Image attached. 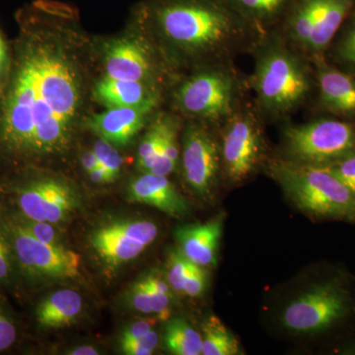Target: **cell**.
Segmentation results:
<instances>
[{"label": "cell", "instance_id": "cell-1", "mask_svg": "<svg viewBox=\"0 0 355 355\" xmlns=\"http://www.w3.org/2000/svg\"><path fill=\"white\" fill-rule=\"evenodd\" d=\"M18 20L0 95V156L14 163L64 150L81 104L78 72L46 37L34 7L21 11Z\"/></svg>", "mask_w": 355, "mask_h": 355}, {"label": "cell", "instance_id": "cell-2", "mask_svg": "<svg viewBox=\"0 0 355 355\" xmlns=\"http://www.w3.org/2000/svg\"><path fill=\"white\" fill-rule=\"evenodd\" d=\"M282 323L296 335L343 336L355 324V277L338 266L324 268L288 303Z\"/></svg>", "mask_w": 355, "mask_h": 355}, {"label": "cell", "instance_id": "cell-3", "mask_svg": "<svg viewBox=\"0 0 355 355\" xmlns=\"http://www.w3.org/2000/svg\"><path fill=\"white\" fill-rule=\"evenodd\" d=\"M270 173L291 202L310 216L355 224L354 196L327 168L284 161L272 164Z\"/></svg>", "mask_w": 355, "mask_h": 355}, {"label": "cell", "instance_id": "cell-4", "mask_svg": "<svg viewBox=\"0 0 355 355\" xmlns=\"http://www.w3.org/2000/svg\"><path fill=\"white\" fill-rule=\"evenodd\" d=\"M157 22L170 43L190 53L223 50L236 35L223 8L202 0H179L159 8Z\"/></svg>", "mask_w": 355, "mask_h": 355}, {"label": "cell", "instance_id": "cell-5", "mask_svg": "<svg viewBox=\"0 0 355 355\" xmlns=\"http://www.w3.org/2000/svg\"><path fill=\"white\" fill-rule=\"evenodd\" d=\"M261 106L268 113L284 114L297 108L311 90L309 74L297 57L282 46L261 51L253 76Z\"/></svg>", "mask_w": 355, "mask_h": 355}, {"label": "cell", "instance_id": "cell-6", "mask_svg": "<svg viewBox=\"0 0 355 355\" xmlns=\"http://www.w3.org/2000/svg\"><path fill=\"white\" fill-rule=\"evenodd\" d=\"M286 150L291 162L324 167L355 151V125L319 120L287 128Z\"/></svg>", "mask_w": 355, "mask_h": 355}, {"label": "cell", "instance_id": "cell-7", "mask_svg": "<svg viewBox=\"0 0 355 355\" xmlns=\"http://www.w3.org/2000/svg\"><path fill=\"white\" fill-rule=\"evenodd\" d=\"M12 245L21 272L29 279L55 277L72 279L80 272L81 258L60 244H49L35 239L8 216L0 221Z\"/></svg>", "mask_w": 355, "mask_h": 355}, {"label": "cell", "instance_id": "cell-8", "mask_svg": "<svg viewBox=\"0 0 355 355\" xmlns=\"http://www.w3.org/2000/svg\"><path fill=\"white\" fill-rule=\"evenodd\" d=\"M235 86L232 77L221 70L196 74L178 89L176 100L184 113L217 121L232 113Z\"/></svg>", "mask_w": 355, "mask_h": 355}, {"label": "cell", "instance_id": "cell-9", "mask_svg": "<svg viewBox=\"0 0 355 355\" xmlns=\"http://www.w3.org/2000/svg\"><path fill=\"white\" fill-rule=\"evenodd\" d=\"M261 128L252 114L231 116L223 133L221 162L229 181L240 183L257 169L263 155Z\"/></svg>", "mask_w": 355, "mask_h": 355}, {"label": "cell", "instance_id": "cell-10", "mask_svg": "<svg viewBox=\"0 0 355 355\" xmlns=\"http://www.w3.org/2000/svg\"><path fill=\"white\" fill-rule=\"evenodd\" d=\"M17 214L32 220L55 224L64 220L77 207L76 193L58 180L41 178L13 189Z\"/></svg>", "mask_w": 355, "mask_h": 355}, {"label": "cell", "instance_id": "cell-11", "mask_svg": "<svg viewBox=\"0 0 355 355\" xmlns=\"http://www.w3.org/2000/svg\"><path fill=\"white\" fill-rule=\"evenodd\" d=\"M220 162V149L211 135L198 125L189 127L184 137V176L198 197H211L216 190Z\"/></svg>", "mask_w": 355, "mask_h": 355}, {"label": "cell", "instance_id": "cell-12", "mask_svg": "<svg viewBox=\"0 0 355 355\" xmlns=\"http://www.w3.org/2000/svg\"><path fill=\"white\" fill-rule=\"evenodd\" d=\"M157 101L137 107L108 109L104 113L94 114L88 125L102 139L114 146H125L146 125L147 116Z\"/></svg>", "mask_w": 355, "mask_h": 355}, {"label": "cell", "instance_id": "cell-13", "mask_svg": "<svg viewBox=\"0 0 355 355\" xmlns=\"http://www.w3.org/2000/svg\"><path fill=\"white\" fill-rule=\"evenodd\" d=\"M224 214L203 223L187 224L175 232L179 250L184 257L202 268L216 266L223 231Z\"/></svg>", "mask_w": 355, "mask_h": 355}, {"label": "cell", "instance_id": "cell-14", "mask_svg": "<svg viewBox=\"0 0 355 355\" xmlns=\"http://www.w3.org/2000/svg\"><path fill=\"white\" fill-rule=\"evenodd\" d=\"M130 200L151 205L175 218L190 212L188 200L182 196L165 176L144 173L132 180L128 188Z\"/></svg>", "mask_w": 355, "mask_h": 355}, {"label": "cell", "instance_id": "cell-15", "mask_svg": "<svg viewBox=\"0 0 355 355\" xmlns=\"http://www.w3.org/2000/svg\"><path fill=\"white\" fill-rule=\"evenodd\" d=\"M320 101L324 109L342 116H355V79L331 67L317 55Z\"/></svg>", "mask_w": 355, "mask_h": 355}, {"label": "cell", "instance_id": "cell-16", "mask_svg": "<svg viewBox=\"0 0 355 355\" xmlns=\"http://www.w3.org/2000/svg\"><path fill=\"white\" fill-rule=\"evenodd\" d=\"M106 76L123 81H141L150 73L148 53L139 43L121 40L109 46L105 55Z\"/></svg>", "mask_w": 355, "mask_h": 355}, {"label": "cell", "instance_id": "cell-17", "mask_svg": "<svg viewBox=\"0 0 355 355\" xmlns=\"http://www.w3.org/2000/svg\"><path fill=\"white\" fill-rule=\"evenodd\" d=\"M91 243L100 258L112 266L135 260L146 248L123 233L114 223L95 231Z\"/></svg>", "mask_w": 355, "mask_h": 355}, {"label": "cell", "instance_id": "cell-18", "mask_svg": "<svg viewBox=\"0 0 355 355\" xmlns=\"http://www.w3.org/2000/svg\"><path fill=\"white\" fill-rule=\"evenodd\" d=\"M96 99L107 109L137 107L157 101V96L141 81H123L105 76L96 84Z\"/></svg>", "mask_w": 355, "mask_h": 355}, {"label": "cell", "instance_id": "cell-19", "mask_svg": "<svg viewBox=\"0 0 355 355\" xmlns=\"http://www.w3.org/2000/svg\"><path fill=\"white\" fill-rule=\"evenodd\" d=\"M354 0H320L316 22L306 50L316 57L321 55L349 15Z\"/></svg>", "mask_w": 355, "mask_h": 355}, {"label": "cell", "instance_id": "cell-20", "mask_svg": "<svg viewBox=\"0 0 355 355\" xmlns=\"http://www.w3.org/2000/svg\"><path fill=\"white\" fill-rule=\"evenodd\" d=\"M83 310V298L78 292L62 289L51 293L40 303L37 322L46 329H62L76 321Z\"/></svg>", "mask_w": 355, "mask_h": 355}, {"label": "cell", "instance_id": "cell-21", "mask_svg": "<svg viewBox=\"0 0 355 355\" xmlns=\"http://www.w3.org/2000/svg\"><path fill=\"white\" fill-rule=\"evenodd\" d=\"M163 342L166 349L172 354H202V335L182 318H175L166 324Z\"/></svg>", "mask_w": 355, "mask_h": 355}, {"label": "cell", "instance_id": "cell-22", "mask_svg": "<svg viewBox=\"0 0 355 355\" xmlns=\"http://www.w3.org/2000/svg\"><path fill=\"white\" fill-rule=\"evenodd\" d=\"M202 355L241 354L239 342L216 316L209 317L202 326Z\"/></svg>", "mask_w": 355, "mask_h": 355}, {"label": "cell", "instance_id": "cell-23", "mask_svg": "<svg viewBox=\"0 0 355 355\" xmlns=\"http://www.w3.org/2000/svg\"><path fill=\"white\" fill-rule=\"evenodd\" d=\"M320 0H300L289 21V34L294 43L307 49L316 22Z\"/></svg>", "mask_w": 355, "mask_h": 355}, {"label": "cell", "instance_id": "cell-24", "mask_svg": "<svg viewBox=\"0 0 355 355\" xmlns=\"http://www.w3.org/2000/svg\"><path fill=\"white\" fill-rule=\"evenodd\" d=\"M163 125H164V119L155 121L140 144L139 153H137V168L142 173L148 171L150 166L160 154Z\"/></svg>", "mask_w": 355, "mask_h": 355}, {"label": "cell", "instance_id": "cell-25", "mask_svg": "<svg viewBox=\"0 0 355 355\" xmlns=\"http://www.w3.org/2000/svg\"><path fill=\"white\" fill-rule=\"evenodd\" d=\"M230 2L251 19L265 21L277 15L287 0H230Z\"/></svg>", "mask_w": 355, "mask_h": 355}, {"label": "cell", "instance_id": "cell-26", "mask_svg": "<svg viewBox=\"0 0 355 355\" xmlns=\"http://www.w3.org/2000/svg\"><path fill=\"white\" fill-rule=\"evenodd\" d=\"M196 266L179 249L174 250L168 261L167 282L171 288L177 292H183L184 284Z\"/></svg>", "mask_w": 355, "mask_h": 355}, {"label": "cell", "instance_id": "cell-27", "mask_svg": "<svg viewBox=\"0 0 355 355\" xmlns=\"http://www.w3.org/2000/svg\"><path fill=\"white\" fill-rule=\"evenodd\" d=\"M15 263H17V261L12 245L0 224V284L6 286L12 282Z\"/></svg>", "mask_w": 355, "mask_h": 355}, {"label": "cell", "instance_id": "cell-28", "mask_svg": "<svg viewBox=\"0 0 355 355\" xmlns=\"http://www.w3.org/2000/svg\"><path fill=\"white\" fill-rule=\"evenodd\" d=\"M93 151L99 159L100 164L106 168L113 175L114 179H116L120 175L123 158L116 150L113 144L101 139L96 142Z\"/></svg>", "mask_w": 355, "mask_h": 355}, {"label": "cell", "instance_id": "cell-29", "mask_svg": "<svg viewBox=\"0 0 355 355\" xmlns=\"http://www.w3.org/2000/svg\"><path fill=\"white\" fill-rule=\"evenodd\" d=\"M324 168L333 173L355 197V151Z\"/></svg>", "mask_w": 355, "mask_h": 355}, {"label": "cell", "instance_id": "cell-30", "mask_svg": "<svg viewBox=\"0 0 355 355\" xmlns=\"http://www.w3.org/2000/svg\"><path fill=\"white\" fill-rule=\"evenodd\" d=\"M336 51L343 64L355 69V14L343 32Z\"/></svg>", "mask_w": 355, "mask_h": 355}, {"label": "cell", "instance_id": "cell-31", "mask_svg": "<svg viewBox=\"0 0 355 355\" xmlns=\"http://www.w3.org/2000/svg\"><path fill=\"white\" fill-rule=\"evenodd\" d=\"M159 336L156 331H150L137 340L121 343V350L128 355H149L157 347Z\"/></svg>", "mask_w": 355, "mask_h": 355}, {"label": "cell", "instance_id": "cell-32", "mask_svg": "<svg viewBox=\"0 0 355 355\" xmlns=\"http://www.w3.org/2000/svg\"><path fill=\"white\" fill-rule=\"evenodd\" d=\"M130 302L135 310L144 314H153V298L144 279L137 282L130 291Z\"/></svg>", "mask_w": 355, "mask_h": 355}, {"label": "cell", "instance_id": "cell-33", "mask_svg": "<svg viewBox=\"0 0 355 355\" xmlns=\"http://www.w3.org/2000/svg\"><path fill=\"white\" fill-rule=\"evenodd\" d=\"M205 268L198 265L195 266L184 284L183 289L184 294L190 297H200L202 295L209 282V275Z\"/></svg>", "mask_w": 355, "mask_h": 355}, {"label": "cell", "instance_id": "cell-34", "mask_svg": "<svg viewBox=\"0 0 355 355\" xmlns=\"http://www.w3.org/2000/svg\"><path fill=\"white\" fill-rule=\"evenodd\" d=\"M17 338V330L11 318L0 305V352L12 347Z\"/></svg>", "mask_w": 355, "mask_h": 355}, {"label": "cell", "instance_id": "cell-35", "mask_svg": "<svg viewBox=\"0 0 355 355\" xmlns=\"http://www.w3.org/2000/svg\"><path fill=\"white\" fill-rule=\"evenodd\" d=\"M156 320L157 319L141 320V321L130 324L121 335V343L137 340V338L146 335L147 333L153 331V327L156 324Z\"/></svg>", "mask_w": 355, "mask_h": 355}, {"label": "cell", "instance_id": "cell-36", "mask_svg": "<svg viewBox=\"0 0 355 355\" xmlns=\"http://www.w3.org/2000/svg\"><path fill=\"white\" fill-rule=\"evenodd\" d=\"M343 336L342 340L336 345L334 352L340 354H355V324Z\"/></svg>", "mask_w": 355, "mask_h": 355}, {"label": "cell", "instance_id": "cell-37", "mask_svg": "<svg viewBox=\"0 0 355 355\" xmlns=\"http://www.w3.org/2000/svg\"><path fill=\"white\" fill-rule=\"evenodd\" d=\"M11 53L0 33V81L4 84L10 67Z\"/></svg>", "mask_w": 355, "mask_h": 355}, {"label": "cell", "instance_id": "cell-38", "mask_svg": "<svg viewBox=\"0 0 355 355\" xmlns=\"http://www.w3.org/2000/svg\"><path fill=\"white\" fill-rule=\"evenodd\" d=\"M89 175H90L91 181L96 184L111 183L116 180L113 175L101 164L93 169L92 171L89 172Z\"/></svg>", "mask_w": 355, "mask_h": 355}, {"label": "cell", "instance_id": "cell-39", "mask_svg": "<svg viewBox=\"0 0 355 355\" xmlns=\"http://www.w3.org/2000/svg\"><path fill=\"white\" fill-rule=\"evenodd\" d=\"M81 163H83L84 169L88 173L100 165L99 159H98L94 151H87V153H84L83 158H81Z\"/></svg>", "mask_w": 355, "mask_h": 355}, {"label": "cell", "instance_id": "cell-40", "mask_svg": "<svg viewBox=\"0 0 355 355\" xmlns=\"http://www.w3.org/2000/svg\"><path fill=\"white\" fill-rule=\"evenodd\" d=\"M70 355H97L99 354V352H97V349H94L92 347H76V349H72L71 352H69Z\"/></svg>", "mask_w": 355, "mask_h": 355}, {"label": "cell", "instance_id": "cell-41", "mask_svg": "<svg viewBox=\"0 0 355 355\" xmlns=\"http://www.w3.org/2000/svg\"><path fill=\"white\" fill-rule=\"evenodd\" d=\"M2 88H3V83L0 81V95H1Z\"/></svg>", "mask_w": 355, "mask_h": 355}]
</instances>
